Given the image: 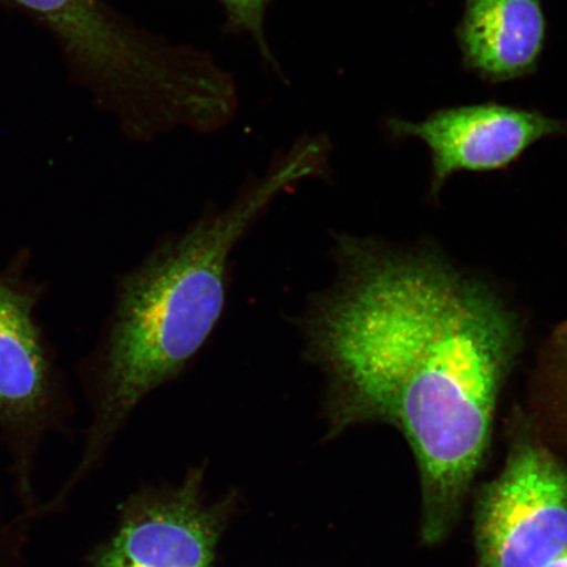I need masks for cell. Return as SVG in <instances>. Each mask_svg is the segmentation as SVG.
<instances>
[{
  "label": "cell",
  "mask_w": 567,
  "mask_h": 567,
  "mask_svg": "<svg viewBox=\"0 0 567 567\" xmlns=\"http://www.w3.org/2000/svg\"><path fill=\"white\" fill-rule=\"evenodd\" d=\"M31 257L21 248L0 267V442L17 506L38 522L40 453L49 436L65 434L75 409L38 318L47 286L28 272Z\"/></svg>",
  "instance_id": "277c9868"
},
{
  "label": "cell",
  "mask_w": 567,
  "mask_h": 567,
  "mask_svg": "<svg viewBox=\"0 0 567 567\" xmlns=\"http://www.w3.org/2000/svg\"><path fill=\"white\" fill-rule=\"evenodd\" d=\"M477 567H545L567 548V465L517 410L505 467L481 487Z\"/></svg>",
  "instance_id": "5b68a950"
},
{
  "label": "cell",
  "mask_w": 567,
  "mask_h": 567,
  "mask_svg": "<svg viewBox=\"0 0 567 567\" xmlns=\"http://www.w3.org/2000/svg\"><path fill=\"white\" fill-rule=\"evenodd\" d=\"M336 280L295 318L322 373L330 436L399 429L421 474L422 540L449 536L491 444L526 322L493 284L439 248L336 233Z\"/></svg>",
  "instance_id": "6da1fadb"
},
{
  "label": "cell",
  "mask_w": 567,
  "mask_h": 567,
  "mask_svg": "<svg viewBox=\"0 0 567 567\" xmlns=\"http://www.w3.org/2000/svg\"><path fill=\"white\" fill-rule=\"evenodd\" d=\"M202 474L174 492L126 503L118 528L91 557L92 567H213L224 527L221 507L205 506Z\"/></svg>",
  "instance_id": "52a82bcc"
},
{
  "label": "cell",
  "mask_w": 567,
  "mask_h": 567,
  "mask_svg": "<svg viewBox=\"0 0 567 567\" xmlns=\"http://www.w3.org/2000/svg\"><path fill=\"white\" fill-rule=\"evenodd\" d=\"M330 151L328 137L297 140L228 205L208 204L186 229L166 234L118 276L101 337L78 365L92 421L56 501L69 502L134 409L193 363L224 315L234 250L282 194L307 179H328Z\"/></svg>",
  "instance_id": "7a4b0ae2"
},
{
  "label": "cell",
  "mask_w": 567,
  "mask_h": 567,
  "mask_svg": "<svg viewBox=\"0 0 567 567\" xmlns=\"http://www.w3.org/2000/svg\"><path fill=\"white\" fill-rule=\"evenodd\" d=\"M385 124L390 138H417L429 147L432 202L457 173L501 172L537 142L567 137L564 120L495 102L437 110L420 123L389 117Z\"/></svg>",
  "instance_id": "8992f818"
},
{
  "label": "cell",
  "mask_w": 567,
  "mask_h": 567,
  "mask_svg": "<svg viewBox=\"0 0 567 567\" xmlns=\"http://www.w3.org/2000/svg\"><path fill=\"white\" fill-rule=\"evenodd\" d=\"M545 567H567V548L559 553L556 558H553L551 561Z\"/></svg>",
  "instance_id": "8fae6325"
},
{
  "label": "cell",
  "mask_w": 567,
  "mask_h": 567,
  "mask_svg": "<svg viewBox=\"0 0 567 567\" xmlns=\"http://www.w3.org/2000/svg\"><path fill=\"white\" fill-rule=\"evenodd\" d=\"M456 39L464 68L481 81L534 75L548 40L543 0H465Z\"/></svg>",
  "instance_id": "ba28073f"
},
{
  "label": "cell",
  "mask_w": 567,
  "mask_h": 567,
  "mask_svg": "<svg viewBox=\"0 0 567 567\" xmlns=\"http://www.w3.org/2000/svg\"><path fill=\"white\" fill-rule=\"evenodd\" d=\"M32 523L12 507L0 482V567H28Z\"/></svg>",
  "instance_id": "9c48e42d"
},
{
  "label": "cell",
  "mask_w": 567,
  "mask_h": 567,
  "mask_svg": "<svg viewBox=\"0 0 567 567\" xmlns=\"http://www.w3.org/2000/svg\"><path fill=\"white\" fill-rule=\"evenodd\" d=\"M51 24L116 111L126 136L145 141L186 120L207 89L208 54L148 32L101 0H16Z\"/></svg>",
  "instance_id": "3957f363"
},
{
  "label": "cell",
  "mask_w": 567,
  "mask_h": 567,
  "mask_svg": "<svg viewBox=\"0 0 567 567\" xmlns=\"http://www.w3.org/2000/svg\"><path fill=\"white\" fill-rule=\"evenodd\" d=\"M224 6L233 32L250 35L264 60L280 73L278 61L268 45L265 30L269 0H218Z\"/></svg>",
  "instance_id": "30bf717a"
}]
</instances>
